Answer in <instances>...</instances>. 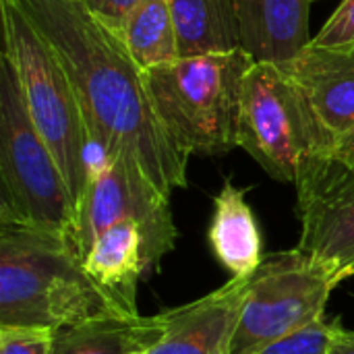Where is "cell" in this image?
I'll use <instances>...</instances> for the list:
<instances>
[{
	"label": "cell",
	"instance_id": "obj_1",
	"mask_svg": "<svg viewBox=\"0 0 354 354\" xmlns=\"http://www.w3.org/2000/svg\"><path fill=\"white\" fill-rule=\"evenodd\" d=\"M60 58L102 158L131 156L166 195L187 187L189 158L162 127L118 33L100 23L81 0H15Z\"/></svg>",
	"mask_w": 354,
	"mask_h": 354
},
{
	"label": "cell",
	"instance_id": "obj_2",
	"mask_svg": "<svg viewBox=\"0 0 354 354\" xmlns=\"http://www.w3.org/2000/svg\"><path fill=\"white\" fill-rule=\"evenodd\" d=\"M110 311L73 236L0 222V326L56 332Z\"/></svg>",
	"mask_w": 354,
	"mask_h": 354
},
{
	"label": "cell",
	"instance_id": "obj_3",
	"mask_svg": "<svg viewBox=\"0 0 354 354\" xmlns=\"http://www.w3.org/2000/svg\"><path fill=\"white\" fill-rule=\"evenodd\" d=\"M255 58L239 48L201 54L143 71L153 110L187 156H226L236 141L241 83Z\"/></svg>",
	"mask_w": 354,
	"mask_h": 354
},
{
	"label": "cell",
	"instance_id": "obj_4",
	"mask_svg": "<svg viewBox=\"0 0 354 354\" xmlns=\"http://www.w3.org/2000/svg\"><path fill=\"white\" fill-rule=\"evenodd\" d=\"M2 54L10 60L27 112L56 158L75 209L97 166L77 91L50 44L15 0H0Z\"/></svg>",
	"mask_w": 354,
	"mask_h": 354
},
{
	"label": "cell",
	"instance_id": "obj_5",
	"mask_svg": "<svg viewBox=\"0 0 354 354\" xmlns=\"http://www.w3.org/2000/svg\"><path fill=\"white\" fill-rule=\"evenodd\" d=\"M0 222L75 239L77 209L56 158L37 133L10 60L0 62Z\"/></svg>",
	"mask_w": 354,
	"mask_h": 354
},
{
	"label": "cell",
	"instance_id": "obj_6",
	"mask_svg": "<svg viewBox=\"0 0 354 354\" xmlns=\"http://www.w3.org/2000/svg\"><path fill=\"white\" fill-rule=\"evenodd\" d=\"M236 141L280 183H297L305 162L326 151L301 89L282 64L266 60H255L243 77Z\"/></svg>",
	"mask_w": 354,
	"mask_h": 354
},
{
	"label": "cell",
	"instance_id": "obj_7",
	"mask_svg": "<svg viewBox=\"0 0 354 354\" xmlns=\"http://www.w3.org/2000/svg\"><path fill=\"white\" fill-rule=\"evenodd\" d=\"M340 282L336 274L301 249L266 255L249 278L230 354H257L324 317Z\"/></svg>",
	"mask_w": 354,
	"mask_h": 354
},
{
	"label": "cell",
	"instance_id": "obj_8",
	"mask_svg": "<svg viewBox=\"0 0 354 354\" xmlns=\"http://www.w3.org/2000/svg\"><path fill=\"white\" fill-rule=\"evenodd\" d=\"M135 222L147 241L151 274L174 249L178 230L174 226L170 195L162 193L127 153L102 158L77 205L75 245L81 257L93 241L110 226Z\"/></svg>",
	"mask_w": 354,
	"mask_h": 354
},
{
	"label": "cell",
	"instance_id": "obj_9",
	"mask_svg": "<svg viewBox=\"0 0 354 354\" xmlns=\"http://www.w3.org/2000/svg\"><path fill=\"white\" fill-rule=\"evenodd\" d=\"M305 251L342 282L354 276V147L311 156L297 178Z\"/></svg>",
	"mask_w": 354,
	"mask_h": 354
},
{
	"label": "cell",
	"instance_id": "obj_10",
	"mask_svg": "<svg viewBox=\"0 0 354 354\" xmlns=\"http://www.w3.org/2000/svg\"><path fill=\"white\" fill-rule=\"evenodd\" d=\"M282 66L301 89L326 151L354 147V48L309 44Z\"/></svg>",
	"mask_w": 354,
	"mask_h": 354
},
{
	"label": "cell",
	"instance_id": "obj_11",
	"mask_svg": "<svg viewBox=\"0 0 354 354\" xmlns=\"http://www.w3.org/2000/svg\"><path fill=\"white\" fill-rule=\"evenodd\" d=\"M249 278H230L209 295L162 311L166 332L147 354H230Z\"/></svg>",
	"mask_w": 354,
	"mask_h": 354
},
{
	"label": "cell",
	"instance_id": "obj_12",
	"mask_svg": "<svg viewBox=\"0 0 354 354\" xmlns=\"http://www.w3.org/2000/svg\"><path fill=\"white\" fill-rule=\"evenodd\" d=\"M83 266L116 311L139 315L137 286L151 276L147 241L139 224L120 222L106 228L83 255Z\"/></svg>",
	"mask_w": 354,
	"mask_h": 354
},
{
	"label": "cell",
	"instance_id": "obj_13",
	"mask_svg": "<svg viewBox=\"0 0 354 354\" xmlns=\"http://www.w3.org/2000/svg\"><path fill=\"white\" fill-rule=\"evenodd\" d=\"M313 0H236L241 48L255 60L286 64L309 44Z\"/></svg>",
	"mask_w": 354,
	"mask_h": 354
},
{
	"label": "cell",
	"instance_id": "obj_14",
	"mask_svg": "<svg viewBox=\"0 0 354 354\" xmlns=\"http://www.w3.org/2000/svg\"><path fill=\"white\" fill-rule=\"evenodd\" d=\"M214 257L230 272V278H251L263 261V239L247 189L224 180L214 199V216L207 230Z\"/></svg>",
	"mask_w": 354,
	"mask_h": 354
},
{
	"label": "cell",
	"instance_id": "obj_15",
	"mask_svg": "<svg viewBox=\"0 0 354 354\" xmlns=\"http://www.w3.org/2000/svg\"><path fill=\"white\" fill-rule=\"evenodd\" d=\"M166 332L162 311L151 317L110 311L52 334L50 354H135L147 353Z\"/></svg>",
	"mask_w": 354,
	"mask_h": 354
},
{
	"label": "cell",
	"instance_id": "obj_16",
	"mask_svg": "<svg viewBox=\"0 0 354 354\" xmlns=\"http://www.w3.org/2000/svg\"><path fill=\"white\" fill-rule=\"evenodd\" d=\"M180 58L241 48L236 0H168Z\"/></svg>",
	"mask_w": 354,
	"mask_h": 354
},
{
	"label": "cell",
	"instance_id": "obj_17",
	"mask_svg": "<svg viewBox=\"0 0 354 354\" xmlns=\"http://www.w3.org/2000/svg\"><path fill=\"white\" fill-rule=\"evenodd\" d=\"M118 37L141 71L180 58L178 33L168 0H143L124 19Z\"/></svg>",
	"mask_w": 354,
	"mask_h": 354
},
{
	"label": "cell",
	"instance_id": "obj_18",
	"mask_svg": "<svg viewBox=\"0 0 354 354\" xmlns=\"http://www.w3.org/2000/svg\"><path fill=\"white\" fill-rule=\"evenodd\" d=\"M342 328L340 319H315L309 326L272 342L257 354H328L334 336Z\"/></svg>",
	"mask_w": 354,
	"mask_h": 354
},
{
	"label": "cell",
	"instance_id": "obj_19",
	"mask_svg": "<svg viewBox=\"0 0 354 354\" xmlns=\"http://www.w3.org/2000/svg\"><path fill=\"white\" fill-rule=\"evenodd\" d=\"M52 330L0 326V354H50Z\"/></svg>",
	"mask_w": 354,
	"mask_h": 354
},
{
	"label": "cell",
	"instance_id": "obj_20",
	"mask_svg": "<svg viewBox=\"0 0 354 354\" xmlns=\"http://www.w3.org/2000/svg\"><path fill=\"white\" fill-rule=\"evenodd\" d=\"M311 44L324 48H354V0H342L338 4Z\"/></svg>",
	"mask_w": 354,
	"mask_h": 354
},
{
	"label": "cell",
	"instance_id": "obj_21",
	"mask_svg": "<svg viewBox=\"0 0 354 354\" xmlns=\"http://www.w3.org/2000/svg\"><path fill=\"white\" fill-rule=\"evenodd\" d=\"M83 6L114 33L120 31L129 12L143 0H81Z\"/></svg>",
	"mask_w": 354,
	"mask_h": 354
},
{
	"label": "cell",
	"instance_id": "obj_22",
	"mask_svg": "<svg viewBox=\"0 0 354 354\" xmlns=\"http://www.w3.org/2000/svg\"><path fill=\"white\" fill-rule=\"evenodd\" d=\"M328 354H354V332L340 328L332 340Z\"/></svg>",
	"mask_w": 354,
	"mask_h": 354
},
{
	"label": "cell",
	"instance_id": "obj_23",
	"mask_svg": "<svg viewBox=\"0 0 354 354\" xmlns=\"http://www.w3.org/2000/svg\"><path fill=\"white\" fill-rule=\"evenodd\" d=\"M135 354H147V353H135Z\"/></svg>",
	"mask_w": 354,
	"mask_h": 354
}]
</instances>
